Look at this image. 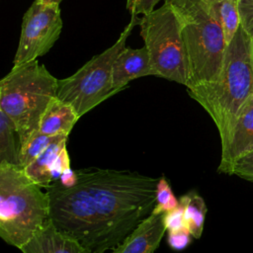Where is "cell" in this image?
Here are the masks:
<instances>
[{
	"mask_svg": "<svg viewBox=\"0 0 253 253\" xmlns=\"http://www.w3.org/2000/svg\"><path fill=\"white\" fill-rule=\"evenodd\" d=\"M76 183L45 188L49 219L95 253L115 249L151 214L158 178L127 170L77 169Z\"/></svg>",
	"mask_w": 253,
	"mask_h": 253,
	"instance_id": "6da1fadb",
	"label": "cell"
},
{
	"mask_svg": "<svg viewBox=\"0 0 253 253\" xmlns=\"http://www.w3.org/2000/svg\"><path fill=\"white\" fill-rule=\"evenodd\" d=\"M187 90L212 119L220 140L224 138L253 96V36L240 25L226 46L217 78Z\"/></svg>",
	"mask_w": 253,
	"mask_h": 253,
	"instance_id": "7a4b0ae2",
	"label": "cell"
},
{
	"mask_svg": "<svg viewBox=\"0 0 253 253\" xmlns=\"http://www.w3.org/2000/svg\"><path fill=\"white\" fill-rule=\"evenodd\" d=\"M49 220L46 192L22 166L0 163V236L21 249Z\"/></svg>",
	"mask_w": 253,
	"mask_h": 253,
	"instance_id": "3957f363",
	"label": "cell"
},
{
	"mask_svg": "<svg viewBox=\"0 0 253 253\" xmlns=\"http://www.w3.org/2000/svg\"><path fill=\"white\" fill-rule=\"evenodd\" d=\"M174 10L188 59L187 89L214 81L221 70L226 41L204 0H164Z\"/></svg>",
	"mask_w": 253,
	"mask_h": 253,
	"instance_id": "277c9868",
	"label": "cell"
},
{
	"mask_svg": "<svg viewBox=\"0 0 253 253\" xmlns=\"http://www.w3.org/2000/svg\"><path fill=\"white\" fill-rule=\"evenodd\" d=\"M58 79L35 59L13 66L0 81V110L14 123L20 146L39 130L41 120L57 97Z\"/></svg>",
	"mask_w": 253,
	"mask_h": 253,
	"instance_id": "5b68a950",
	"label": "cell"
},
{
	"mask_svg": "<svg viewBox=\"0 0 253 253\" xmlns=\"http://www.w3.org/2000/svg\"><path fill=\"white\" fill-rule=\"evenodd\" d=\"M138 22L139 18L131 15L129 23L111 47L93 56L73 75L58 79L57 98L71 105L80 118L119 92L113 88V65Z\"/></svg>",
	"mask_w": 253,
	"mask_h": 253,
	"instance_id": "8992f818",
	"label": "cell"
},
{
	"mask_svg": "<svg viewBox=\"0 0 253 253\" xmlns=\"http://www.w3.org/2000/svg\"><path fill=\"white\" fill-rule=\"evenodd\" d=\"M140 36L156 76L187 86L188 59L178 18L169 3L142 15Z\"/></svg>",
	"mask_w": 253,
	"mask_h": 253,
	"instance_id": "52a82bcc",
	"label": "cell"
},
{
	"mask_svg": "<svg viewBox=\"0 0 253 253\" xmlns=\"http://www.w3.org/2000/svg\"><path fill=\"white\" fill-rule=\"evenodd\" d=\"M62 25L59 4L35 0L23 17L13 66L35 60L47 53L58 40Z\"/></svg>",
	"mask_w": 253,
	"mask_h": 253,
	"instance_id": "ba28073f",
	"label": "cell"
},
{
	"mask_svg": "<svg viewBox=\"0 0 253 253\" xmlns=\"http://www.w3.org/2000/svg\"><path fill=\"white\" fill-rule=\"evenodd\" d=\"M221 142V157L217 172L228 174L233 163L253 149V96L237 115Z\"/></svg>",
	"mask_w": 253,
	"mask_h": 253,
	"instance_id": "9c48e42d",
	"label": "cell"
},
{
	"mask_svg": "<svg viewBox=\"0 0 253 253\" xmlns=\"http://www.w3.org/2000/svg\"><path fill=\"white\" fill-rule=\"evenodd\" d=\"M149 75L156 76V71L147 47L145 45L139 48L125 46L113 65V88L120 92L131 80Z\"/></svg>",
	"mask_w": 253,
	"mask_h": 253,
	"instance_id": "30bf717a",
	"label": "cell"
},
{
	"mask_svg": "<svg viewBox=\"0 0 253 253\" xmlns=\"http://www.w3.org/2000/svg\"><path fill=\"white\" fill-rule=\"evenodd\" d=\"M22 253H95L49 219L21 249Z\"/></svg>",
	"mask_w": 253,
	"mask_h": 253,
	"instance_id": "8fae6325",
	"label": "cell"
},
{
	"mask_svg": "<svg viewBox=\"0 0 253 253\" xmlns=\"http://www.w3.org/2000/svg\"><path fill=\"white\" fill-rule=\"evenodd\" d=\"M166 230L163 213H151L112 251L113 253H154Z\"/></svg>",
	"mask_w": 253,
	"mask_h": 253,
	"instance_id": "7c38bea8",
	"label": "cell"
},
{
	"mask_svg": "<svg viewBox=\"0 0 253 253\" xmlns=\"http://www.w3.org/2000/svg\"><path fill=\"white\" fill-rule=\"evenodd\" d=\"M79 118L80 116L71 105L56 97L45 110L39 130L46 135L68 136Z\"/></svg>",
	"mask_w": 253,
	"mask_h": 253,
	"instance_id": "4fadbf2b",
	"label": "cell"
},
{
	"mask_svg": "<svg viewBox=\"0 0 253 253\" xmlns=\"http://www.w3.org/2000/svg\"><path fill=\"white\" fill-rule=\"evenodd\" d=\"M67 135H60L49 144L32 163L24 168L27 176L42 188L49 186L51 181V167L61 150L66 147Z\"/></svg>",
	"mask_w": 253,
	"mask_h": 253,
	"instance_id": "5bb4252c",
	"label": "cell"
},
{
	"mask_svg": "<svg viewBox=\"0 0 253 253\" xmlns=\"http://www.w3.org/2000/svg\"><path fill=\"white\" fill-rule=\"evenodd\" d=\"M211 15L222 28L228 44L240 26L238 0H204Z\"/></svg>",
	"mask_w": 253,
	"mask_h": 253,
	"instance_id": "9a60e30c",
	"label": "cell"
},
{
	"mask_svg": "<svg viewBox=\"0 0 253 253\" xmlns=\"http://www.w3.org/2000/svg\"><path fill=\"white\" fill-rule=\"evenodd\" d=\"M21 146L16 126L0 110V163L21 166Z\"/></svg>",
	"mask_w": 253,
	"mask_h": 253,
	"instance_id": "2e32d148",
	"label": "cell"
},
{
	"mask_svg": "<svg viewBox=\"0 0 253 253\" xmlns=\"http://www.w3.org/2000/svg\"><path fill=\"white\" fill-rule=\"evenodd\" d=\"M184 205L185 224L190 230L192 236L199 239L202 236L206 214L207 205L205 200L196 192H189L179 198Z\"/></svg>",
	"mask_w": 253,
	"mask_h": 253,
	"instance_id": "e0dca14e",
	"label": "cell"
},
{
	"mask_svg": "<svg viewBox=\"0 0 253 253\" xmlns=\"http://www.w3.org/2000/svg\"><path fill=\"white\" fill-rule=\"evenodd\" d=\"M60 135H46L40 130L35 132L26 142V144L21 147V166L25 168L30 163H32L49 144H51Z\"/></svg>",
	"mask_w": 253,
	"mask_h": 253,
	"instance_id": "ac0fdd59",
	"label": "cell"
},
{
	"mask_svg": "<svg viewBox=\"0 0 253 253\" xmlns=\"http://www.w3.org/2000/svg\"><path fill=\"white\" fill-rule=\"evenodd\" d=\"M178 205L179 199L173 194L168 180L165 177L159 178L155 191V206L151 213L162 214L175 209Z\"/></svg>",
	"mask_w": 253,
	"mask_h": 253,
	"instance_id": "d6986e66",
	"label": "cell"
},
{
	"mask_svg": "<svg viewBox=\"0 0 253 253\" xmlns=\"http://www.w3.org/2000/svg\"><path fill=\"white\" fill-rule=\"evenodd\" d=\"M229 175H236L242 179L253 181V149L233 163Z\"/></svg>",
	"mask_w": 253,
	"mask_h": 253,
	"instance_id": "ffe728a7",
	"label": "cell"
},
{
	"mask_svg": "<svg viewBox=\"0 0 253 253\" xmlns=\"http://www.w3.org/2000/svg\"><path fill=\"white\" fill-rule=\"evenodd\" d=\"M192 234L187 226L176 230L168 231L167 242L168 245L176 251L184 250L190 243H191Z\"/></svg>",
	"mask_w": 253,
	"mask_h": 253,
	"instance_id": "44dd1931",
	"label": "cell"
},
{
	"mask_svg": "<svg viewBox=\"0 0 253 253\" xmlns=\"http://www.w3.org/2000/svg\"><path fill=\"white\" fill-rule=\"evenodd\" d=\"M163 222L167 231L176 230L186 226L184 219V205L182 202L179 201V205L175 209L163 213Z\"/></svg>",
	"mask_w": 253,
	"mask_h": 253,
	"instance_id": "7402d4cb",
	"label": "cell"
},
{
	"mask_svg": "<svg viewBox=\"0 0 253 253\" xmlns=\"http://www.w3.org/2000/svg\"><path fill=\"white\" fill-rule=\"evenodd\" d=\"M240 25L253 36V0H238Z\"/></svg>",
	"mask_w": 253,
	"mask_h": 253,
	"instance_id": "603a6c76",
	"label": "cell"
},
{
	"mask_svg": "<svg viewBox=\"0 0 253 253\" xmlns=\"http://www.w3.org/2000/svg\"><path fill=\"white\" fill-rule=\"evenodd\" d=\"M161 0H126V9L131 15H144L154 10Z\"/></svg>",
	"mask_w": 253,
	"mask_h": 253,
	"instance_id": "cb8c5ba5",
	"label": "cell"
},
{
	"mask_svg": "<svg viewBox=\"0 0 253 253\" xmlns=\"http://www.w3.org/2000/svg\"><path fill=\"white\" fill-rule=\"evenodd\" d=\"M68 168H70V159H69V154L67 152V149L66 147H64L59 153V155L57 156L56 160L54 161L51 167V172H50L51 181L55 182L59 180L62 173Z\"/></svg>",
	"mask_w": 253,
	"mask_h": 253,
	"instance_id": "d4e9b609",
	"label": "cell"
},
{
	"mask_svg": "<svg viewBox=\"0 0 253 253\" xmlns=\"http://www.w3.org/2000/svg\"><path fill=\"white\" fill-rule=\"evenodd\" d=\"M59 183L65 187H71L73 186L77 181V175L75 170H72L71 168L66 169L62 175L59 178Z\"/></svg>",
	"mask_w": 253,
	"mask_h": 253,
	"instance_id": "484cf974",
	"label": "cell"
},
{
	"mask_svg": "<svg viewBox=\"0 0 253 253\" xmlns=\"http://www.w3.org/2000/svg\"><path fill=\"white\" fill-rule=\"evenodd\" d=\"M43 2H46V3H56V4H59L62 0H42Z\"/></svg>",
	"mask_w": 253,
	"mask_h": 253,
	"instance_id": "4316f807",
	"label": "cell"
}]
</instances>
